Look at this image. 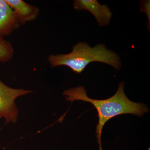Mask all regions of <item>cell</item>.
Masks as SVG:
<instances>
[{"label": "cell", "instance_id": "obj_1", "mask_svg": "<svg viewBox=\"0 0 150 150\" xmlns=\"http://www.w3.org/2000/svg\"><path fill=\"white\" fill-rule=\"evenodd\" d=\"M125 83L119 84L118 90L113 96L105 100H96L90 98L87 95L86 89L82 86L66 90L63 93L67 101L82 100L93 105L98 113V123L96 127V134L99 150L101 146V134L105 124L110 119L123 114H132L142 116L149 112L146 105L131 101L124 91Z\"/></svg>", "mask_w": 150, "mask_h": 150}, {"label": "cell", "instance_id": "obj_2", "mask_svg": "<svg viewBox=\"0 0 150 150\" xmlns=\"http://www.w3.org/2000/svg\"><path fill=\"white\" fill-rule=\"evenodd\" d=\"M47 60L52 68L66 66L77 74L82 72L92 62L107 64L117 70H119L122 66L119 55L108 49L105 44H98L92 47L86 42H78L73 46L72 50L69 54H51Z\"/></svg>", "mask_w": 150, "mask_h": 150}, {"label": "cell", "instance_id": "obj_3", "mask_svg": "<svg viewBox=\"0 0 150 150\" xmlns=\"http://www.w3.org/2000/svg\"><path fill=\"white\" fill-rule=\"evenodd\" d=\"M31 92L23 88H12L0 80V118H4L6 123H16L18 112L16 99Z\"/></svg>", "mask_w": 150, "mask_h": 150}, {"label": "cell", "instance_id": "obj_4", "mask_svg": "<svg viewBox=\"0 0 150 150\" xmlns=\"http://www.w3.org/2000/svg\"><path fill=\"white\" fill-rule=\"evenodd\" d=\"M74 8L77 11L87 10L94 16L100 27L108 25L112 13L106 5H101L96 0H75Z\"/></svg>", "mask_w": 150, "mask_h": 150}, {"label": "cell", "instance_id": "obj_5", "mask_svg": "<svg viewBox=\"0 0 150 150\" xmlns=\"http://www.w3.org/2000/svg\"><path fill=\"white\" fill-rule=\"evenodd\" d=\"M21 25L15 12L5 0H0V36L11 35Z\"/></svg>", "mask_w": 150, "mask_h": 150}, {"label": "cell", "instance_id": "obj_6", "mask_svg": "<svg viewBox=\"0 0 150 150\" xmlns=\"http://www.w3.org/2000/svg\"><path fill=\"white\" fill-rule=\"evenodd\" d=\"M18 17L21 25L35 20L40 13L36 6L30 4L23 0H5Z\"/></svg>", "mask_w": 150, "mask_h": 150}, {"label": "cell", "instance_id": "obj_7", "mask_svg": "<svg viewBox=\"0 0 150 150\" xmlns=\"http://www.w3.org/2000/svg\"><path fill=\"white\" fill-rule=\"evenodd\" d=\"M14 51L12 44L0 36V62L6 63L13 57Z\"/></svg>", "mask_w": 150, "mask_h": 150}, {"label": "cell", "instance_id": "obj_8", "mask_svg": "<svg viewBox=\"0 0 150 150\" xmlns=\"http://www.w3.org/2000/svg\"><path fill=\"white\" fill-rule=\"evenodd\" d=\"M141 10L142 12H145L147 16L148 28L150 30V1H142L141 3Z\"/></svg>", "mask_w": 150, "mask_h": 150}, {"label": "cell", "instance_id": "obj_9", "mask_svg": "<svg viewBox=\"0 0 150 150\" xmlns=\"http://www.w3.org/2000/svg\"><path fill=\"white\" fill-rule=\"evenodd\" d=\"M148 150H150V149H149Z\"/></svg>", "mask_w": 150, "mask_h": 150}]
</instances>
